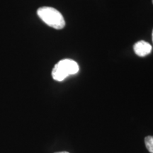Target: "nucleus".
<instances>
[{"label": "nucleus", "instance_id": "nucleus-6", "mask_svg": "<svg viewBox=\"0 0 153 153\" xmlns=\"http://www.w3.org/2000/svg\"><path fill=\"white\" fill-rule=\"evenodd\" d=\"M152 42H153V30H152Z\"/></svg>", "mask_w": 153, "mask_h": 153}, {"label": "nucleus", "instance_id": "nucleus-4", "mask_svg": "<svg viewBox=\"0 0 153 153\" xmlns=\"http://www.w3.org/2000/svg\"><path fill=\"white\" fill-rule=\"evenodd\" d=\"M145 143L148 150L150 153H153V136H147L145 138Z\"/></svg>", "mask_w": 153, "mask_h": 153}, {"label": "nucleus", "instance_id": "nucleus-7", "mask_svg": "<svg viewBox=\"0 0 153 153\" xmlns=\"http://www.w3.org/2000/svg\"><path fill=\"white\" fill-rule=\"evenodd\" d=\"M152 4H153V0H152Z\"/></svg>", "mask_w": 153, "mask_h": 153}, {"label": "nucleus", "instance_id": "nucleus-1", "mask_svg": "<svg viewBox=\"0 0 153 153\" xmlns=\"http://www.w3.org/2000/svg\"><path fill=\"white\" fill-rule=\"evenodd\" d=\"M37 14L44 23L55 29H62L65 26V21L62 14L53 7H41L38 9Z\"/></svg>", "mask_w": 153, "mask_h": 153}, {"label": "nucleus", "instance_id": "nucleus-3", "mask_svg": "<svg viewBox=\"0 0 153 153\" xmlns=\"http://www.w3.org/2000/svg\"><path fill=\"white\" fill-rule=\"evenodd\" d=\"M133 50L137 55L140 57H145L151 53L152 45L145 41H140L134 45Z\"/></svg>", "mask_w": 153, "mask_h": 153}, {"label": "nucleus", "instance_id": "nucleus-5", "mask_svg": "<svg viewBox=\"0 0 153 153\" xmlns=\"http://www.w3.org/2000/svg\"><path fill=\"white\" fill-rule=\"evenodd\" d=\"M56 153H69L68 152H56Z\"/></svg>", "mask_w": 153, "mask_h": 153}, {"label": "nucleus", "instance_id": "nucleus-2", "mask_svg": "<svg viewBox=\"0 0 153 153\" xmlns=\"http://www.w3.org/2000/svg\"><path fill=\"white\" fill-rule=\"evenodd\" d=\"M77 62L71 59H64L55 65L52 71V76L55 81L62 82L68 76L73 75L79 72Z\"/></svg>", "mask_w": 153, "mask_h": 153}]
</instances>
